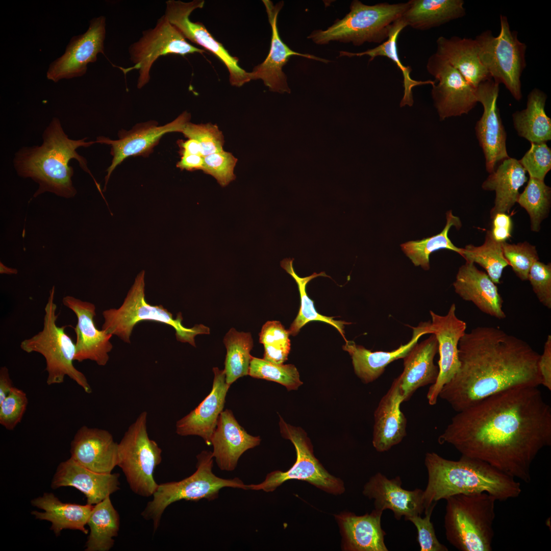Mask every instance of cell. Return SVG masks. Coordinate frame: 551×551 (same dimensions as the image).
I'll list each match as a JSON object with an SVG mask.
<instances>
[{
	"mask_svg": "<svg viewBox=\"0 0 551 551\" xmlns=\"http://www.w3.org/2000/svg\"><path fill=\"white\" fill-rule=\"evenodd\" d=\"M164 14L169 23L187 40L204 47L220 60L228 69L229 81L232 86L241 87L250 81L249 72L238 64L239 59L232 56L222 44L217 41L201 22L190 19L191 13L204 7L205 1L193 0L189 2L168 0L166 2Z\"/></svg>",
	"mask_w": 551,
	"mask_h": 551,
	"instance_id": "14",
	"label": "cell"
},
{
	"mask_svg": "<svg viewBox=\"0 0 551 551\" xmlns=\"http://www.w3.org/2000/svg\"><path fill=\"white\" fill-rule=\"evenodd\" d=\"M383 512L374 509L370 513L357 515L350 512L335 515L345 551H388L386 532L381 526Z\"/></svg>",
	"mask_w": 551,
	"mask_h": 551,
	"instance_id": "27",
	"label": "cell"
},
{
	"mask_svg": "<svg viewBox=\"0 0 551 551\" xmlns=\"http://www.w3.org/2000/svg\"><path fill=\"white\" fill-rule=\"evenodd\" d=\"M444 527L447 540L461 551H491L497 501L486 493L447 498Z\"/></svg>",
	"mask_w": 551,
	"mask_h": 551,
	"instance_id": "5",
	"label": "cell"
},
{
	"mask_svg": "<svg viewBox=\"0 0 551 551\" xmlns=\"http://www.w3.org/2000/svg\"><path fill=\"white\" fill-rule=\"evenodd\" d=\"M87 524L90 533L85 551H108L112 548L119 530L120 517L110 496L94 505Z\"/></svg>",
	"mask_w": 551,
	"mask_h": 551,
	"instance_id": "38",
	"label": "cell"
},
{
	"mask_svg": "<svg viewBox=\"0 0 551 551\" xmlns=\"http://www.w3.org/2000/svg\"><path fill=\"white\" fill-rule=\"evenodd\" d=\"M429 334H432L431 321L421 322L413 328L410 340L394 350L371 352L352 340H346L342 348L350 356L356 375L363 383L367 384L379 378L390 363L403 359L421 336Z\"/></svg>",
	"mask_w": 551,
	"mask_h": 551,
	"instance_id": "29",
	"label": "cell"
},
{
	"mask_svg": "<svg viewBox=\"0 0 551 551\" xmlns=\"http://www.w3.org/2000/svg\"><path fill=\"white\" fill-rule=\"evenodd\" d=\"M495 284L474 263L466 262L459 268L453 286L463 300L472 302L486 314L503 319L506 317L502 309L503 300Z\"/></svg>",
	"mask_w": 551,
	"mask_h": 551,
	"instance_id": "30",
	"label": "cell"
},
{
	"mask_svg": "<svg viewBox=\"0 0 551 551\" xmlns=\"http://www.w3.org/2000/svg\"><path fill=\"white\" fill-rule=\"evenodd\" d=\"M293 259L286 258L281 262V267L285 269L295 281L300 297V307L297 316L291 324L288 331L290 335L295 336L300 329L308 322L313 320H318L329 323L335 327L343 337L345 341L344 325L349 324L341 320H336L333 317H328L318 313L314 307V302L308 296L306 287L307 284L312 279L318 277H328L324 272L319 273H313L306 277H300L295 272L293 266Z\"/></svg>",
	"mask_w": 551,
	"mask_h": 551,
	"instance_id": "39",
	"label": "cell"
},
{
	"mask_svg": "<svg viewBox=\"0 0 551 551\" xmlns=\"http://www.w3.org/2000/svg\"><path fill=\"white\" fill-rule=\"evenodd\" d=\"M407 26L401 18L392 25L387 39L374 48L368 49L360 53H351L346 51H340L339 57H361L368 56L369 62L372 61L378 56L386 57L391 60L402 71L403 77L404 95L400 103L401 107L408 105L412 106L414 101L412 89L417 86L425 84L433 85L436 81L432 80L417 81L413 80L410 76L411 68L405 66L400 61L397 49V40L400 33Z\"/></svg>",
	"mask_w": 551,
	"mask_h": 551,
	"instance_id": "37",
	"label": "cell"
},
{
	"mask_svg": "<svg viewBox=\"0 0 551 551\" xmlns=\"http://www.w3.org/2000/svg\"><path fill=\"white\" fill-rule=\"evenodd\" d=\"M147 419L143 411L128 428L118 443L117 463L132 491L146 497L153 496L158 486L154 471L162 461V452L148 436Z\"/></svg>",
	"mask_w": 551,
	"mask_h": 551,
	"instance_id": "11",
	"label": "cell"
},
{
	"mask_svg": "<svg viewBox=\"0 0 551 551\" xmlns=\"http://www.w3.org/2000/svg\"><path fill=\"white\" fill-rule=\"evenodd\" d=\"M547 95L538 88L528 95L525 109L512 114L518 135L531 143L546 142L551 139V119L545 111Z\"/></svg>",
	"mask_w": 551,
	"mask_h": 551,
	"instance_id": "36",
	"label": "cell"
},
{
	"mask_svg": "<svg viewBox=\"0 0 551 551\" xmlns=\"http://www.w3.org/2000/svg\"><path fill=\"white\" fill-rule=\"evenodd\" d=\"M18 270L15 268H10L0 262V273L1 274H16Z\"/></svg>",
	"mask_w": 551,
	"mask_h": 551,
	"instance_id": "58",
	"label": "cell"
},
{
	"mask_svg": "<svg viewBox=\"0 0 551 551\" xmlns=\"http://www.w3.org/2000/svg\"><path fill=\"white\" fill-rule=\"evenodd\" d=\"M401 19L407 27L425 31L465 15L463 0H410Z\"/></svg>",
	"mask_w": 551,
	"mask_h": 551,
	"instance_id": "35",
	"label": "cell"
},
{
	"mask_svg": "<svg viewBox=\"0 0 551 551\" xmlns=\"http://www.w3.org/2000/svg\"><path fill=\"white\" fill-rule=\"evenodd\" d=\"M446 224L439 234L421 240L409 241L400 245L402 251L415 266H421L424 270L429 269L430 255L441 249L451 250L461 255L463 248L456 247L448 236L452 226L457 229L461 228V221L458 217L453 214L452 211L446 212Z\"/></svg>",
	"mask_w": 551,
	"mask_h": 551,
	"instance_id": "40",
	"label": "cell"
},
{
	"mask_svg": "<svg viewBox=\"0 0 551 551\" xmlns=\"http://www.w3.org/2000/svg\"><path fill=\"white\" fill-rule=\"evenodd\" d=\"M417 343L403 358L404 370L398 377L404 402L408 401L419 388L432 385L436 382L438 366L434 364V358L438 352L435 335Z\"/></svg>",
	"mask_w": 551,
	"mask_h": 551,
	"instance_id": "31",
	"label": "cell"
},
{
	"mask_svg": "<svg viewBox=\"0 0 551 551\" xmlns=\"http://www.w3.org/2000/svg\"><path fill=\"white\" fill-rule=\"evenodd\" d=\"M504 257L516 275L522 281L528 280L533 264L539 261L536 247L525 241L517 244L503 242Z\"/></svg>",
	"mask_w": 551,
	"mask_h": 551,
	"instance_id": "46",
	"label": "cell"
},
{
	"mask_svg": "<svg viewBox=\"0 0 551 551\" xmlns=\"http://www.w3.org/2000/svg\"><path fill=\"white\" fill-rule=\"evenodd\" d=\"M538 368L541 378V385L551 390V335L547 336L543 352L540 355Z\"/></svg>",
	"mask_w": 551,
	"mask_h": 551,
	"instance_id": "54",
	"label": "cell"
},
{
	"mask_svg": "<svg viewBox=\"0 0 551 551\" xmlns=\"http://www.w3.org/2000/svg\"><path fill=\"white\" fill-rule=\"evenodd\" d=\"M181 133L189 139H194L199 143L203 157L223 151L224 136L216 125L197 124L189 121Z\"/></svg>",
	"mask_w": 551,
	"mask_h": 551,
	"instance_id": "47",
	"label": "cell"
},
{
	"mask_svg": "<svg viewBox=\"0 0 551 551\" xmlns=\"http://www.w3.org/2000/svg\"><path fill=\"white\" fill-rule=\"evenodd\" d=\"M214 378L209 394L189 414L176 423V433L180 436H198L208 445L216 429L218 417L224 406L230 386L226 381L224 370L214 367Z\"/></svg>",
	"mask_w": 551,
	"mask_h": 551,
	"instance_id": "25",
	"label": "cell"
},
{
	"mask_svg": "<svg viewBox=\"0 0 551 551\" xmlns=\"http://www.w3.org/2000/svg\"><path fill=\"white\" fill-rule=\"evenodd\" d=\"M271 29V37L268 54L263 62L249 72V80H261L271 91L283 93H290L287 78L283 67L290 57L300 56L309 59L328 63L330 60L308 54H302L291 49L281 38L277 26L278 16L283 5V1L276 5L270 0H263Z\"/></svg>",
	"mask_w": 551,
	"mask_h": 551,
	"instance_id": "19",
	"label": "cell"
},
{
	"mask_svg": "<svg viewBox=\"0 0 551 551\" xmlns=\"http://www.w3.org/2000/svg\"><path fill=\"white\" fill-rule=\"evenodd\" d=\"M279 425L282 436L289 440L295 447L296 461L288 470L271 471L262 483L247 485V490L273 492L284 482L297 480L307 482L330 494L337 495L344 493L343 481L330 474L316 458L311 441L304 430L286 423L281 417Z\"/></svg>",
	"mask_w": 551,
	"mask_h": 551,
	"instance_id": "12",
	"label": "cell"
},
{
	"mask_svg": "<svg viewBox=\"0 0 551 551\" xmlns=\"http://www.w3.org/2000/svg\"><path fill=\"white\" fill-rule=\"evenodd\" d=\"M248 375L278 383L288 390H296L303 382L297 368L293 364H279L252 356Z\"/></svg>",
	"mask_w": 551,
	"mask_h": 551,
	"instance_id": "44",
	"label": "cell"
},
{
	"mask_svg": "<svg viewBox=\"0 0 551 551\" xmlns=\"http://www.w3.org/2000/svg\"><path fill=\"white\" fill-rule=\"evenodd\" d=\"M499 85L490 79L475 88L477 102L483 107V114L475 125V134L485 158L486 170L490 173L510 157L506 148L507 134L497 105Z\"/></svg>",
	"mask_w": 551,
	"mask_h": 551,
	"instance_id": "16",
	"label": "cell"
},
{
	"mask_svg": "<svg viewBox=\"0 0 551 551\" xmlns=\"http://www.w3.org/2000/svg\"><path fill=\"white\" fill-rule=\"evenodd\" d=\"M551 189L544 181L530 178L523 191L519 194L517 203L528 212L532 231L538 232L540 224L549 213Z\"/></svg>",
	"mask_w": 551,
	"mask_h": 551,
	"instance_id": "43",
	"label": "cell"
},
{
	"mask_svg": "<svg viewBox=\"0 0 551 551\" xmlns=\"http://www.w3.org/2000/svg\"><path fill=\"white\" fill-rule=\"evenodd\" d=\"M182 152L203 157V149L199 143L193 139H189L185 142H181L180 144Z\"/></svg>",
	"mask_w": 551,
	"mask_h": 551,
	"instance_id": "57",
	"label": "cell"
},
{
	"mask_svg": "<svg viewBox=\"0 0 551 551\" xmlns=\"http://www.w3.org/2000/svg\"><path fill=\"white\" fill-rule=\"evenodd\" d=\"M455 304L451 305L447 313L440 315L430 311L432 334L435 335L438 344L439 360L437 379L431 385L427 397L430 405H435L443 387L448 383L459 371L458 345L466 333V323L456 314Z\"/></svg>",
	"mask_w": 551,
	"mask_h": 551,
	"instance_id": "17",
	"label": "cell"
},
{
	"mask_svg": "<svg viewBox=\"0 0 551 551\" xmlns=\"http://www.w3.org/2000/svg\"><path fill=\"white\" fill-rule=\"evenodd\" d=\"M436 45L435 53L446 60L475 88L481 83L491 79L480 60L474 39L440 36Z\"/></svg>",
	"mask_w": 551,
	"mask_h": 551,
	"instance_id": "32",
	"label": "cell"
},
{
	"mask_svg": "<svg viewBox=\"0 0 551 551\" xmlns=\"http://www.w3.org/2000/svg\"><path fill=\"white\" fill-rule=\"evenodd\" d=\"M119 477V473L92 471L70 458L59 464L51 486L53 489L74 487L85 495L87 504L95 505L120 489Z\"/></svg>",
	"mask_w": 551,
	"mask_h": 551,
	"instance_id": "24",
	"label": "cell"
},
{
	"mask_svg": "<svg viewBox=\"0 0 551 551\" xmlns=\"http://www.w3.org/2000/svg\"><path fill=\"white\" fill-rule=\"evenodd\" d=\"M531 143L530 148L518 161L530 178L544 181L551 169V149L546 142Z\"/></svg>",
	"mask_w": 551,
	"mask_h": 551,
	"instance_id": "49",
	"label": "cell"
},
{
	"mask_svg": "<svg viewBox=\"0 0 551 551\" xmlns=\"http://www.w3.org/2000/svg\"><path fill=\"white\" fill-rule=\"evenodd\" d=\"M404 402L398 377L380 400L374 414L372 444L379 452L389 450L406 436L407 419L400 407Z\"/></svg>",
	"mask_w": 551,
	"mask_h": 551,
	"instance_id": "28",
	"label": "cell"
},
{
	"mask_svg": "<svg viewBox=\"0 0 551 551\" xmlns=\"http://www.w3.org/2000/svg\"><path fill=\"white\" fill-rule=\"evenodd\" d=\"M458 354L459 370L439 395L457 412L503 391L541 385L540 354L499 328L478 327L466 332Z\"/></svg>",
	"mask_w": 551,
	"mask_h": 551,
	"instance_id": "2",
	"label": "cell"
},
{
	"mask_svg": "<svg viewBox=\"0 0 551 551\" xmlns=\"http://www.w3.org/2000/svg\"><path fill=\"white\" fill-rule=\"evenodd\" d=\"M28 404L26 393L14 386L0 403L1 424L8 430H13L21 421Z\"/></svg>",
	"mask_w": 551,
	"mask_h": 551,
	"instance_id": "50",
	"label": "cell"
},
{
	"mask_svg": "<svg viewBox=\"0 0 551 551\" xmlns=\"http://www.w3.org/2000/svg\"><path fill=\"white\" fill-rule=\"evenodd\" d=\"M502 244L496 241L491 232L488 231L482 245H467L462 249L461 256L466 262L479 264L495 284H499L503 271L509 265L503 254Z\"/></svg>",
	"mask_w": 551,
	"mask_h": 551,
	"instance_id": "42",
	"label": "cell"
},
{
	"mask_svg": "<svg viewBox=\"0 0 551 551\" xmlns=\"http://www.w3.org/2000/svg\"><path fill=\"white\" fill-rule=\"evenodd\" d=\"M438 442L526 483L540 451L551 444V408L538 387H517L458 412Z\"/></svg>",
	"mask_w": 551,
	"mask_h": 551,
	"instance_id": "1",
	"label": "cell"
},
{
	"mask_svg": "<svg viewBox=\"0 0 551 551\" xmlns=\"http://www.w3.org/2000/svg\"><path fill=\"white\" fill-rule=\"evenodd\" d=\"M500 32L496 37L489 30L476 36L479 57L491 79L504 84L512 96L520 101L527 45L519 40L516 31L511 30L506 16L500 15Z\"/></svg>",
	"mask_w": 551,
	"mask_h": 551,
	"instance_id": "10",
	"label": "cell"
},
{
	"mask_svg": "<svg viewBox=\"0 0 551 551\" xmlns=\"http://www.w3.org/2000/svg\"><path fill=\"white\" fill-rule=\"evenodd\" d=\"M45 305L42 330L32 337L23 340L20 348L27 353L36 352L42 355L46 361L48 385L60 384L67 375L81 386L87 393L92 389L85 375L73 365L76 345L65 332L66 326L57 325L58 314L55 303V287L49 290Z\"/></svg>",
	"mask_w": 551,
	"mask_h": 551,
	"instance_id": "8",
	"label": "cell"
},
{
	"mask_svg": "<svg viewBox=\"0 0 551 551\" xmlns=\"http://www.w3.org/2000/svg\"><path fill=\"white\" fill-rule=\"evenodd\" d=\"M260 442L259 436L248 434L238 423L232 411L226 409L220 414L211 437L212 456L221 470L232 471L241 456L259 445Z\"/></svg>",
	"mask_w": 551,
	"mask_h": 551,
	"instance_id": "26",
	"label": "cell"
},
{
	"mask_svg": "<svg viewBox=\"0 0 551 551\" xmlns=\"http://www.w3.org/2000/svg\"><path fill=\"white\" fill-rule=\"evenodd\" d=\"M436 504L432 505L427 511L423 518L419 516L410 517L406 521H411L417 531V541L421 551H448V548L441 543L436 535L431 515Z\"/></svg>",
	"mask_w": 551,
	"mask_h": 551,
	"instance_id": "51",
	"label": "cell"
},
{
	"mask_svg": "<svg viewBox=\"0 0 551 551\" xmlns=\"http://www.w3.org/2000/svg\"><path fill=\"white\" fill-rule=\"evenodd\" d=\"M402 485L399 477L389 479L378 472L364 485L362 492L374 500L375 509L382 512L390 510L396 520L403 516L406 520L409 517L421 515L424 510L423 490L419 488L407 490Z\"/></svg>",
	"mask_w": 551,
	"mask_h": 551,
	"instance_id": "22",
	"label": "cell"
},
{
	"mask_svg": "<svg viewBox=\"0 0 551 551\" xmlns=\"http://www.w3.org/2000/svg\"><path fill=\"white\" fill-rule=\"evenodd\" d=\"M424 464L428 475L423 491L424 511L442 499L459 494L486 492L503 502L517 498L522 492L517 479L475 458L461 455L454 461L431 452L425 454Z\"/></svg>",
	"mask_w": 551,
	"mask_h": 551,
	"instance_id": "4",
	"label": "cell"
},
{
	"mask_svg": "<svg viewBox=\"0 0 551 551\" xmlns=\"http://www.w3.org/2000/svg\"><path fill=\"white\" fill-rule=\"evenodd\" d=\"M128 51L134 65L119 68L124 74L132 70H138L137 87L139 89L149 82L151 68L160 57L169 55L184 56L205 52L204 49L190 44L164 15L158 19L154 28L143 31L138 40L130 45Z\"/></svg>",
	"mask_w": 551,
	"mask_h": 551,
	"instance_id": "13",
	"label": "cell"
},
{
	"mask_svg": "<svg viewBox=\"0 0 551 551\" xmlns=\"http://www.w3.org/2000/svg\"><path fill=\"white\" fill-rule=\"evenodd\" d=\"M528 180L526 171L519 161L509 157L503 160L483 183V189L495 192L494 206L491 218L499 213H506L517 203L519 189Z\"/></svg>",
	"mask_w": 551,
	"mask_h": 551,
	"instance_id": "34",
	"label": "cell"
},
{
	"mask_svg": "<svg viewBox=\"0 0 551 551\" xmlns=\"http://www.w3.org/2000/svg\"><path fill=\"white\" fill-rule=\"evenodd\" d=\"M533 290L539 301L551 308V264L537 261L532 266L528 275Z\"/></svg>",
	"mask_w": 551,
	"mask_h": 551,
	"instance_id": "52",
	"label": "cell"
},
{
	"mask_svg": "<svg viewBox=\"0 0 551 551\" xmlns=\"http://www.w3.org/2000/svg\"><path fill=\"white\" fill-rule=\"evenodd\" d=\"M42 139L40 146L23 147L15 154L13 163L17 174L24 178H31L38 184L34 197L45 192L68 198L74 196L77 190L72 181L74 172L69 162L72 159H76L80 166L93 177L86 160L77 149L89 146L95 141L86 142L87 138L79 140L69 138L57 117H54L45 129ZM93 179L99 189V185Z\"/></svg>",
	"mask_w": 551,
	"mask_h": 551,
	"instance_id": "3",
	"label": "cell"
},
{
	"mask_svg": "<svg viewBox=\"0 0 551 551\" xmlns=\"http://www.w3.org/2000/svg\"><path fill=\"white\" fill-rule=\"evenodd\" d=\"M426 68L438 81L432 85L431 93L440 120L468 114L476 106L475 88L446 60L434 53Z\"/></svg>",
	"mask_w": 551,
	"mask_h": 551,
	"instance_id": "15",
	"label": "cell"
},
{
	"mask_svg": "<svg viewBox=\"0 0 551 551\" xmlns=\"http://www.w3.org/2000/svg\"><path fill=\"white\" fill-rule=\"evenodd\" d=\"M196 458V470L192 474L178 482L158 484L152 499L142 512L144 519L153 521L154 532L160 525L165 510L174 502L202 499L213 500L218 497L220 490L224 487L247 490V485L238 478L222 479L213 473L211 452L203 450Z\"/></svg>",
	"mask_w": 551,
	"mask_h": 551,
	"instance_id": "9",
	"label": "cell"
},
{
	"mask_svg": "<svg viewBox=\"0 0 551 551\" xmlns=\"http://www.w3.org/2000/svg\"><path fill=\"white\" fill-rule=\"evenodd\" d=\"M492 219L491 232L494 239L498 242H506L511 236L513 223L511 217L506 213H499Z\"/></svg>",
	"mask_w": 551,
	"mask_h": 551,
	"instance_id": "53",
	"label": "cell"
},
{
	"mask_svg": "<svg viewBox=\"0 0 551 551\" xmlns=\"http://www.w3.org/2000/svg\"><path fill=\"white\" fill-rule=\"evenodd\" d=\"M104 322L102 330L118 337L126 343H130V337L135 326L144 320L153 321L172 327L176 331L177 339L187 342L195 347V337L197 335L209 334L208 327L200 324L192 328L182 324L181 313L173 318L172 314L162 305H152L145 297L144 271L140 272L135 279L121 306L103 312Z\"/></svg>",
	"mask_w": 551,
	"mask_h": 551,
	"instance_id": "7",
	"label": "cell"
},
{
	"mask_svg": "<svg viewBox=\"0 0 551 551\" xmlns=\"http://www.w3.org/2000/svg\"><path fill=\"white\" fill-rule=\"evenodd\" d=\"M71 458L95 472L111 473L118 463V443L106 430L81 427L70 444Z\"/></svg>",
	"mask_w": 551,
	"mask_h": 551,
	"instance_id": "23",
	"label": "cell"
},
{
	"mask_svg": "<svg viewBox=\"0 0 551 551\" xmlns=\"http://www.w3.org/2000/svg\"><path fill=\"white\" fill-rule=\"evenodd\" d=\"M181 160L178 162L177 166L181 169L192 171L202 170L204 165V157L182 152Z\"/></svg>",
	"mask_w": 551,
	"mask_h": 551,
	"instance_id": "55",
	"label": "cell"
},
{
	"mask_svg": "<svg viewBox=\"0 0 551 551\" xmlns=\"http://www.w3.org/2000/svg\"><path fill=\"white\" fill-rule=\"evenodd\" d=\"M408 7V2L367 5L354 0L343 18L337 19L325 30H314L307 38L318 45L331 41L355 46L365 42L380 44L387 39L392 25L402 17Z\"/></svg>",
	"mask_w": 551,
	"mask_h": 551,
	"instance_id": "6",
	"label": "cell"
},
{
	"mask_svg": "<svg viewBox=\"0 0 551 551\" xmlns=\"http://www.w3.org/2000/svg\"><path fill=\"white\" fill-rule=\"evenodd\" d=\"M190 118V114L185 111L172 121L162 126L155 125L153 121L138 125L126 133H121L119 139L116 140L104 137H98L96 143L111 145V154L113 157L111 164L107 170L104 190H106L110 177L114 169L125 159L130 156L148 153L161 137L167 133L182 132Z\"/></svg>",
	"mask_w": 551,
	"mask_h": 551,
	"instance_id": "21",
	"label": "cell"
},
{
	"mask_svg": "<svg viewBox=\"0 0 551 551\" xmlns=\"http://www.w3.org/2000/svg\"><path fill=\"white\" fill-rule=\"evenodd\" d=\"M32 506L42 509L43 512L33 511L35 518L52 523L51 530L56 536L62 530H79L87 534L86 524L94 505L65 503L60 501L53 493L45 492L31 501Z\"/></svg>",
	"mask_w": 551,
	"mask_h": 551,
	"instance_id": "33",
	"label": "cell"
},
{
	"mask_svg": "<svg viewBox=\"0 0 551 551\" xmlns=\"http://www.w3.org/2000/svg\"><path fill=\"white\" fill-rule=\"evenodd\" d=\"M106 18L92 19L86 32L73 36L65 52L49 65L46 73L48 80L57 82L85 74L89 63L95 62L99 53L105 55Z\"/></svg>",
	"mask_w": 551,
	"mask_h": 551,
	"instance_id": "18",
	"label": "cell"
},
{
	"mask_svg": "<svg viewBox=\"0 0 551 551\" xmlns=\"http://www.w3.org/2000/svg\"><path fill=\"white\" fill-rule=\"evenodd\" d=\"M223 342L227 348L224 369L226 381L231 386L239 378L248 375L253 340L250 333L232 328L225 335Z\"/></svg>",
	"mask_w": 551,
	"mask_h": 551,
	"instance_id": "41",
	"label": "cell"
},
{
	"mask_svg": "<svg viewBox=\"0 0 551 551\" xmlns=\"http://www.w3.org/2000/svg\"><path fill=\"white\" fill-rule=\"evenodd\" d=\"M237 162V159L231 153L223 150L204 157L202 170L225 187L236 178L234 170Z\"/></svg>",
	"mask_w": 551,
	"mask_h": 551,
	"instance_id": "48",
	"label": "cell"
},
{
	"mask_svg": "<svg viewBox=\"0 0 551 551\" xmlns=\"http://www.w3.org/2000/svg\"><path fill=\"white\" fill-rule=\"evenodd\" d=\"M289 335L280 321L266 322L259 334L260 342L264 347L263 359L279 364L286 361L290 350Z\"/></svg>",
	"mask_w": 551,
	"mask_h": 551,
	"instance_id": "45",
	"label": "cell"
},
{
	"mask_svg": "<svg viewBox=\"0 0 551 551\" xmlns=\"http://www.w3.org/2000/svg\"><path fill=\"white\" fill-rule=\"evenodd\" d=\"M62 303L77 317L74 328L77 337L74 361L81 362L90 360L99 366L106 365L109 360V353L113 348L110 342L113 335L97 328L94 320L95 305L70 295L64 296Z\"/></svg>",
	"mask_w": 551,
	"mask_h": 551,
	"instance_id": "20",
	"label": "cell"
},
{
	"mask_svg": "<svg viewBox=\"0 0 551 551\" xmlns=\"http://www.w3.org/2000/svg\"><path fill=\"white\" fill-rule=\"evenodd\" d=\"M14 386L10 378L9 370L6 366L0 369V403L9 394Z\"/></svg>",
	"mask_w": 551,
	"mask_h": 551,
	"instance_id": "56",
	"label": "cell"
}]
</instances>
